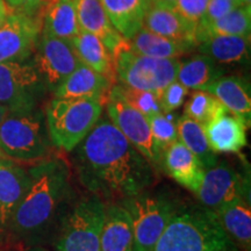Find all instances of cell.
I'll return each instance as SVG.
<instances>
[{
    "instance_id": "cell-20",
    "label": "cell",
    "mask_w": 251,
    "mask_h": 251,
    "mask_svg": "<svg viewBox=\"0 0 251 251\" xmlns=\"http://www.w3.org/2000/svg\"><path fill=\"white\" fill-rule=\"evenodd\" d=\"M162 166L178 184L194 193L201 184L205 172L193 153L179 141L165 150Z\"/></svg>"
},
{
    "instance_id": "cell-11",
    "label": "cell",
    "mask_w": 251,
    "mask_h": 251,
    "mask_svg": "<svg viewBox=\"0 0 251 251\" xmlns=\"http://www.w3.org/2000/svg\"><path fill=\"white\" fill-rule=\"evenodd\" d=\"M105 106L109 121L120 130L128 142L150 163L152 168L162 166L161 157L153 147L148 118L128 105L113 86Z\"/></svg>"
},
{
    "instance_id": "cell-23",
    "label": "cell",
    "mask_w": 251,
    "mask_h": 251,
    "mask_svg": "<svg viewBox=\"0 0 251 251\" xmlns=\"http://www.w3.org/2000/svg\"><path fill=\"white\" fill-rule=\"evenodd\" d=\"M112 26L125 40H130L143 27L148 0H100Z\"/></svg>"
},
{
    "instance_id": "cell-29",
    "label": "cell",
    "mask_w": 251,
    "mask_h": 251,
    "mask_svg": "<svg viewBox=\"0 0 251 251\" xmlns=\"http://www.w3.org/2000/svg\"><path fill=\"white\" fill-rule=\"evenodd\" d=\"M177 130L178 141L193 153L203 170L213 168L219 162L207 142L201 125L183 114L177 119Z\"/></svg>"
},
{
    "instance_id": "cell-22",
    "label": "cell",
    "mask_w": 251,
    "mask_h": 251,
    "mask_svg": "<svg viewBox=\"0 0 251 251\" xmlns=\"http://www.w3.org/2000/svg\"><path fill=\"white\" fill-rule=\"evenodd\" d=\"M70 42L81 64L108 78L113 85L117 84L113 54L103 45L101 40L93 34L79 30L76 36L72 37Z\"/></svg>"
},
{
    "instance_id": "cell-15",
    "label": "cell",
    "mask_w": 251,
    "mask_h": 251,
    "mask_svg": "<svg viewBox=\"0 0 251 251\" xmlns=\"http://www.w3.org/2000/svg\"><path fill=\"white\" fill-rule=\"evenodd\" d=\"M112 86L108 78L79 63L52 93L55 98L96 99L105 105Z\"/></svg>"
},
{
    "instance_id": "cell-10",
    "label": "cell",
    "mask_w": 251,
    "mask_h": 251,
    "mask_svg": "<svg viewBox=\"0 0 251 251\" xmlns=\"http://www.w3.org/2000/svg\"><path fill=\"white\" fill-rule=\"evenodd\" d=\"M46 89L34 62L24 59L0 64V103L9 111L35 107Z\"/></svg>"
},
{
    "instance_id": "cell-34",
    "label": "cell",
    "mask_w": 251,
    "mask_h": 251,
    "mask_svg": "<svg viewBox=\"0 0 251 251\" xmlns=\"http://www.w3.org/2000/svg\"><path fill=\"white\" fill-rule=\"evenodd\" d=\"M187 94L188 90L181 85L179 81H172L159 94V102H161L162 112H175L176 109H178L183 105Z\"/></svg>"
},
{
    "instance_id": "cell-24",
    "label": "cell",
    "mask_w": 251,
    "mask_h": 251,
    "mask_svg": "<svg viewBox=\"0 0 251 251\" xmlns=\"http://www.w3.org/2000/svg\"><path fill=\"white\" fill-rule=\"evenodd\" d=\"M200 54L208 56L218 64H237L249 59L250 35H208L198 43Z\"/></svg>"
},
{
    "instance_id": "cell-42",
    "label": "cell",
    "mask_w": 251,
    "mask_h": 251,
    "mask_svg": "<svg viewBox=\"0 0 251 251\" xmlns=\"http://www.w3.org/2000/svg\"><path fill=\"white\" fill-rule=\"evenodd\" d=\"M241 6H247V7H251V0H238Z\"/></svg>"
},
{
    "instance_id": "cell-39",
    "label": "cell",
    "mask_w": 251,
    "mask_h": 251,
    "mask_svg": "<svg viewBox=\"0 0 251 251\" xmlns=\"http://www.w3.org/2000/svg\"><path fill=\"white\" fill-rule=\"evenodd\" d=\"M176 1H177V0H155L152 4H158V5H164V6H170V7H174Z\"/></svg>"
},
{
    "instance_id": "cell-12",
    "label": "cell",
    "mask_w": 251,
    "mask_h": 251,
    "mask_svg": "<svg viewBox=\"0 0 251 251\" xmlns=\"http://www.w3.org/2000/svg\"><path fill=\"white\" fill-rule=\"evenodd\" d=\"M34 50V64L45 81L46 87L51 92L61 85L80 63L70 41L57 39L42 31Z\"/></svg>"
},
{
    "instance_id": "cell-28",
    "label": "cell",
    "mask_w": 251,
    "mask_h": 251,
    "mask_svg": "<svg viewBox=\"0 0 251 251\" xmlns=\"http://www.w3.org/2000/svg\"><path fill=\"white\" fill-rule=\"evenodd\" d=\"M127 42L135 52L153 58H178L196 48L188 43L157 35L143 27Z\"/></svg>"
},
{
    "instance_id": "cell-40",
    "label": "cell",
    "mask_w": 251,
    "mask_h": 251,
    "mask_svg": "<svg viewBox=\"0 0 251 251\" xmlns=\"http://www.w3.org/2000/svg\"><path fill=\"white\" fill-rule=\"evenodd\" d=\"M7 113H8V108L6 107V106L0 103V124H1L2 120H4V118L6 117V114H7Z\"/></svg>"
},
{
    "instance_id": "cell-18",
    "label": "cell",
    "mask_w": 251,
    "mask_h": 251,
    "mask_svg": "<svg viewBox=\"0 0 251 251\" xmlns=\"http://www.w3.org/2000/svg\"><path fill=\"white\" fill-rule=\"evenodd\" d=\"M74 1L80 30L93 34L94 36L101 40L112 54L121 45H124L126 40L112 26L100 0H74Z\"/></svg>"
},
{
    "instance_id": "cell-45",
    "label": "cell",
    "mask_w": 251,
    "mask_h": 251,
    "mask_svg": "<svg viewBox=\"0 0 251 251\" xmlns=\"http://www.w3.org/2000/svg\"><path fill=\"white\" fill-rule=\"evenodd\" d=\"M153 1H155V0H148V2H149V4H150V5H151Z\"/></svg>"
},
{
    "instance_id": "cell-19",
    "label": "cell",
    "mask_w": 251,
    "mask_h": 251,
    "mask_svg": "<svg viewBox=\"0 0 251 251\" xmlns=\"http://www.w3.org/2000/svg\"><path fill=\"white\" fill-rule=\"evenodd\" d=\"M206 92L213 94L228 112L240 119L247 127H250V86L246 79L238 76H222L207 87Z\"/></svg>"
},
{
    "instance_id": "cell-35",
    "label": "cell",
    "mask_w": 251,
    "mask_h": 251,
    "mask_svg": "<svg viewBox=\"0 0 251 251\" xmlns=\"http://www.w3.org/2000/svg\"><path fill=\"white\" fill-rule=\"evenodd\" d=\"M208 1L209 0H177L174 8L197 29L206 13Z\"/></svg>"
},
{
    "instance_id": "cell-36",
    "label": "cell",
    "mask_w": 251,
    "mask_h": 251,
    "mask_svg": "<svg viewBox=\"0 0 251 251\" xmlns=\"http://www.w3.org/2000/svg\"><path fill=\"white\" fill-rule=\"evenodd\" d=\"M238 6H240V4L236 1H233V0H209L208 5H207L206 13L203 15L201 23L197 27V31L200 28L205 27L207 25L213 23V21L222 18L230 11H233L234 8L238 7Z\"/></svg>"
},
{
    "instance_id": "cell-9",
    "label": "cell",
    "mask_w": 251,
    "mask_h": 251,
    "mask_svg": "<svg viewBox=\"0 0 251 251\" xmlns=\"http://www.w3.org/2000/svg\"><path fill=\"white\" fill-rule=\"evenodd\" d=\"M203 207L215 212L237 199L250 201L249 168L240 171L227 161L218 162L203 172V177L196 192Z\"/></svg>"
},
{
    "instance_id": "cell-17",
    "label": "cell",
    "mask_w": 251,
    "mask_h": 251,
    "mask_svg": "<svg viewBox=\"0 0 251 251\" xmlns=\"http://www.w3.org/2000/svg\"><path fill=\"white\" fill-rule=\"evenodd\" d=\"M143 28L168 39L188 43L197 48V29L174 7L151 4L147 9Z\"/></svg>"
},
{
    "instance_id": "cell-25",
    "label": "cell",
    "mask_w": 251,
    "mask_h": 251,
    "mask_svg": "<svg viewBox=\"0 0 251 251\" xmlns=\"http://www.w3.org/2000/svg\"><path fill=\"white\" fill-rule=\"evenodd\" d=\"M79 30L74 0H48L42 12V33L71 41Z\"/></svg>"
},
{
    "instance_id": "cell-37",
    "label": "cell",
    "mask_w": 251,
    "mask_h": 251,
    "mask_svg": "<svg viewBox=\"0 0 251 251\" xmlns=\"http://www.w3.org/2000/svg\"><path fill=\"white\" fill-rule=\"evenodd\" d=\"M4 2L13 12L27 15H42L48 0H4Z\"/></svg>"
},
{
    "instance_id": "cell-38",
    "label": "cell",
    "mask_w": 251,
    "mask_h": 251,
    "mask_svg": "<svg viewBox=\"0 0 251 251\" xmlns=\"http://www.w3.org/2000/svg\"><path fill=\"white\" fill-rule=\"evenodd\" d=\"M9 12H11V9H9L7 6H5V7H0V27L4 25L6 19L8 17Z\"/></svg>"
},
{
    "instance_id": "cell-44",
    "label": "cell",
    "mask_w": 251,
    "mask_h": 251,
    "mask_svg": "<svg viewBox=\"0 0 251 251\" xmlns=\"http://www.w3.org/2000/svg\"><path fill=\"white\" fill-rule=\"evenodd\" d=\"M0 158H5V157H4V155H2L1 150H0Z\"/></svg>"
},
{
    "instance_id": "cell-31",
    "label": "cell",
    "mask_w": 251,
    "mask_h": 251,
    "mask_svg": "<svg viewBox=\"0 0 251 251\" xmlns=\"http://www.w3.org/2000/svg\"><path fill=\"white\" fill-rule=\"evenodd\" d=\"M177 119L174 112H161L148 118L153 147L162 161L165 150L178 141Z\"/></svg>"
},
{
    "instance_id": "cell-13",
    "label": "cell",
    "mask_w": 251,
    "mask_h": 251,
    "mask_svg": "<svg viewBox=\"0 0 251 251\" xmlns=\"http://www.w3.org/2000/svg\"><path fill=\"white\" fill-rule=\"evenodd\" d=\"M41 31L42 15L9 12L0 27V64L27 59L35 49Z\"/></svg>"
},
{
    "instance_id": "cell-5",
    "label": "cell",
    "mask_w": 251,
    "mask_h": 251,
    "mask_svg": "<svg viewBox=\"0 0 251 251\" xmlns=\"http://www.w3.org/2000/svg\"><path fill=\"white\" fill-rule=\"evenodd\" d=\"M103 103L96 99L54 98L47 103L45 118L52 146L71 152L99 121Z\"/></svg>"
},
{
    "instance_id": "cell-46",
    "label": "cell",
    "mask_w": 251,
    "mask_h": 251,
    "mask_svg": "<svg viewBox=\"0 0 251 251\" xmlns=\"http://www.w3.org/2000/svg\"><path fill=\"white\" fill-rule=\"evenodd\" d=\"M233 1H236V2H238V4H240V1H238V0H233ZM241 6V5H240Z\"/></svg>"
},
{
    "instance_id": "cell-16",
    "label": "cell",
    "mask_w": 251,
    "mask_h": 251,
    "mask_svg": "<svg viewBox=\"0 0 251 251\" xmlns=\"http://www.w3.org/2000/svg\"><path fill=\"white\" fill-rule=\"evenodd\" d=\"M247 126L225 109L203 126L207 142L215 153H238L248 144Z\"/></svg>"
},
{
    "instance_id": "cell-33",
    "label": "cell",
    "mask_w": 251,
    "mask_h": 251,
    "mask_svg": "<svg viewBox=\"0 0 251 251\" xmlns=\"http://www.w3.org/2000/svg\"><path fill=\"white\" fill-rule=\"evenodd\" d=\"M113 87L117 90V92L128 105L143 114L146 118H150L162 112L159 97L157 94L149 92V91L131 89V87L121 85L119 83L114 84Z\"/></svg>"
},
{
    "instance_id": "cell-4",
    "label": "cell",
    "mask_w": 251,
    "mask_h": 251,
    "mask_svg": "<svg viewBox=\"0 0 251 251\" xmlns=\"http://www.w3.org/2000/svg\"><path fill=\"white\" fill-rule=\"evenodd\" d=\"M51 147L42 109H8L0 124V150L6 159L41 162L48 158Z\"/></svg>"
},
{
    "instance_id": "cell-8",
    "label": "cell",
    "mask_w": 251,
    "mask_h": 251,
    "mask_svg": "<svg viewBox=\"0 0 251 251\" xmlns=\"http://www.w3.org/2000/svg\"><path fill=\"white\" fill-rule=\"evenodd\" d=\"M115 76L121 85L135 90L162 93L169 84L176 80L179 68V58H153L135 52L124 45L113 52Z\"/></svg>"
},
{
    "instance_id": "cell-21",
    "label": "cell",
    "mask_w": 251,
    "mask_h": 251,
    "mask_svg": "<svg viewBox=\"0 0 251 251\" xmlns=\"http://www.w3.org/2000/svg\"><path fill=\"white\" fill-rule=\"evenodd\" d=\"M100 251H133L131 220L121 203L105 206Z\"/></svg>"
},
{
    "instance_id": "cell-1",
    "label": "cell",
    "mask_w": 251,
    "mask_h": 251,
    "mask_svg": "<svg viewBox=\"0 0 251 251\" xmlns=\"http://www.w3.org/2000/svg\"><path fill=\"white\" fill-rule=\"evenodd\" d=\"M78 180L103 202L139 194L153 181V168L107 119H99L72 150Z\"/></svg>"
},
{
    "instance_id": "cell-30",
    "label": "cell",
    "mask_w": 251,
    "mask_h": 251,
    "mask_svg": "<svg viewBox=\"0 0 251 251\" xmlns=\"http://www.w3.org/2000/svg\"><path fill=\"white\" fill-rule=\"evenodd\" d=\"M251 7L238 6L229 13L197 31V43L208 35H250ZM198 46V45H197Z\"/></svg>"
},
{
    "instance_id": "cell-2",
    "label": "cell",
    "mask_w": 251,
    "mask_h": 251,
    "mask_svg": "<svg viewBox=\"0 0 251 251\" xmlns=\"http://www.w3.org/2000/svg\"><path fill=\"white\" fill-rule=\"evenodd\" d=\"M30 184L9 225L8 235L34 247L57 229L72 202L69 165L63 159L46 158L28 171Z\"/></svg>"
},
{
    "instance_id": "cell-3",
    "label": "cell",
    "mask_w": 251,
    "mask_h": 251,
    "mask_svg": "<svg viewBox=\"0 0 251 251\" xmlns=\"http://www.w3.org/2000/svg\"><path fill=\"white\" fill-rule=\"evenodd\" d=\"M152 251H240L220 224L203 206H179Z\"/></svg>"
},
{
    "instance_id": "cell-43",
    "label": "cell",
    "mask_w": 251,
    "mask_h": 251,
    "mask_svg": "<svg viewBox=\"0 0 251 251\" xmlns=\"http://www.w3.org/2000/svg\"><path fill=\"white\" fill-rule=\"evenodd\" d=\"M5 6H7L4 2V0H0V7H5Z\"/></svg>"
},
{
    "instance_id": "cell-7",
    "label": "cell",
    "mask_w": 251,
    "mask_h": 251,
    "mask_svg": "<svg viewBox=\"0 0 251 251\" xmlns=\"http://www.w3.org/2000/svg\"><path fill=\"white\" fill-rule=\"evenodd\" d=\"M128 212L133 229V251H152L179 203L164 192H141L119 201Z\"/></svg>"
},
{
    "instance_id": "cell-26",
    "label": "cell",
    "mask_w": 251,
    "mask_h": 251,
    "mask_svg": "<svg viewBox=\"0 0 251 251\" xmlns=\"http://www.w3.org/2000/svg\"><path fill=\"white\" fill-rule=\"evenodd\" d=\"M220 224L240 249L251 250L250 201L237 199L214 212Z\"/></svg>"
},
{
    "instance_id": "cell-27",
    "label": "cell",
    "mask_w": 251,
    "mask_h": 251,
    "mask_svg": "<svg viewBox=\"0 0 251 251\" xmlns=\"http://www.w3.org/2000/svg\"><path fill=\"white\" fill-rule=\"evenodd\" d=\"M225 70L206 55H197L180 62L177 78L181 85L193 91H206L216 79L225 76Z\"/></svg>"
},
{
    "instance_id": "cell-6",
    "label": "cell",
    "mask_w": 251,
    "mask_h": 251,
    "mask_svg": "<svg viewBox=\"0 0 251 251\" xmlns=\"http://www.w3.org/2000/svg\"><path fill=\"white\" fill-rule=\"evenodd\" d=\"M103 215L105 202L94 194L72 201L56 229L55 251H100Z\"/></svg>"
},
{
    "instance_id": "cell-32",
    "label": "cell",
    "mask_w": 251,
    "mask_h": 251,
    "mask_svg": "<svg viewBox=\"0 0 251 251\" xmlns=\"http://www.w3.org/2000/svg\"><path fill=\"white\" fill-rule=\"evenodd\" d=\"M225 109L227 108L213 94L206 91H193L185 105L184 115L203 127Z\"/></svg>"
},
{
    "instance_id": "cell-41",
    "label": "cell",
    "mask_w": 251,
    "mask_h": 251,
    "mask_svg": "<svg viewBox=\"0 0 251 251\" xmlns=\"http://www.w3.org/2000/svg\"><path fill=\"white\" fill-rule=\"evenodd\" d=\"M25 251H49V250H47V249H45V248H42L40 246H34V247H29L27 250H25Z\"/></svg>"
},
{
    "instance_id": "cell-14",
    "label": "cell",
    "mask_w": 251,
    "mask_h": 251,
    "mask_svg": "<svg viewBox=\"0 0 251 251\" xmlns=\"http://www.w3.org/2000/svg\"><path fill=\"white\" fill-rule=\"evenodd\" d=\"M30 184L28 171L11 159L0 158V243Z\"/></svg>"
}]
</instances>
